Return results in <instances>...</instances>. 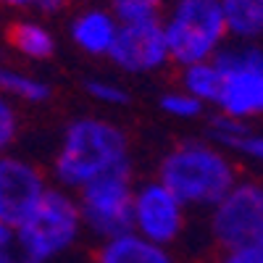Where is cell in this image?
I'll list each match as a JSON object with an SVG mask.
<instances>
[{
    "label": "cell",
    "instance_id": "cell-1",
    "mask_svg": "<svg viewBox=\"0 0 263 263\" xmlns=\"http://www.w3.org/2000/svg\"><path fill=\"white\" fill-rule=\"evenodd\" d=\"M126 132L105 116H77L61 129L53 156L55 187L79 192L98 177L132 166Z\"/></svg>",
    "mask_w": 263,
    "mask_h": 263
},
{
    "label": "cell",
    "instance_id": "cell-2",
    "mask_svg": "<svg viewBox=\"0 0 263 263\" xmlns=\"http://www.w3.org/2000/svg\"><path fill=\"white\" fill-rule=\"evenodd\" d=\"M161 184H166L187 208H211L234 187L237 168L227 150L211 140H187L174 145L158 163Z\"/></svg>",
    "mask_w": 263,
    "mask_h": 263
},
{
    "label": "cell",
    "instance_id": "cell-3",
    "mask_svg": "<svg viewBox=\"0 0 263 263\" xmlns=\"http://www.w3.org/2000/svg\"><path fill=\"white\" fill-rule=\"evenodd\" d=\"M82 213L77 195L53 187L27 216V221L16 229L18 263H50L77 245L82 234Z\"/></svg>",
    "mask_w": 263,
    "mask_h": 263
},
{
    "label": "cell",
    "instance_id": "cell-4",
    "mask_svg": "<svg viewBox=\"0 0 263 263\" xmlns=\"http://www.w3.org/2000/svg\"><path fill=\"white\" fill-rule=\"evenodd\" d=\"M171 63L179 69L213 61L227 48V24L221 0H171L161 16Z\"/></svg>",
    "mask_w": 263,
    "mask_h": 263
},
{
    "label": "cell",
    "instance_id": "cell-5",
    "mask_svg": "<svg viewBox=\"0 0 263 263\" xmlns=\"http://www.w3.org/2000/svg\"><path fill=\"white\" fill-rule=\"evenodd\" d=\"M213 63L218 69L216 114L250 124L263 119V45L234 42L218 53Z\"/></svg>",
    "mask_w": 263,
    "mask_h": 263
},
{
    "label": "cell",
    "instance_id": "cell-6",
    "mask_svg": "<svg viewBox=\"0 0 263 263\" xmlns=\"http://www.w3.org/2000/svg\"><path fill=\"white\" fill-rule=\"evenodd\" d=\"M74 195L79 203L82 224L90 234L111 239L132 232V200H135L132 166L98 177Z\"/></svg>",
    "mask_w": 263,
    "mask_h": 263
},
{
    "label": "cell",
    "instance_id": "cell-7",
    "mask_svg": "<svg viewBox=\"0 0 263 263\" xmlns=\"http://www.w3.org/2000/svg\"><path fill=\"white\" fill-rule=\"evenodd\" d=\"M263 227V184L237 179L234 187L211 205V234L224 250L255 245Z\"/></svg>",
    "mask_w": 263,
    "mask_h": 263
},
{
    "label": "cell",
    "instance_id": "cell-8",
    "mask_svg": "<svg viewBox=\"0 0 263 263\" xmlns=\"http://www.w3.org/2000/svg\"><path fill=\"white\" fill-rule=\"evenodd\" d=\"M108 61L119 71L132 77L163 71L171 63V55H168V42H166L161 16L121 21L116 42L111 53H108Z\"/></svg>",
    "mask_w": 263,
    "mask_h": 263
},
{
    "label": "cell",
    "instance_id": "cell-9",
    "mask_svg": "<svg viewBox=\"0 0 263 263\" xmlns=\"http://www.w3.org/2000/svg\"><path fill=\"white\" fill-rule=\"evenodd\" d=\"M187 205L158 179L135 184L132 200V232L147 242L168 248L184 232Z\"/></svg>",
    "mask_w": 263,
    "mask_h": 263
},
{
    "label": "cell",
    "instance_id": "cell-10",
    "mask_svg": "<svg viewBox=\"0 0 263 263\" xmlns=\"http://www.w3.org/2000/svg\"><path fill=\"white\" fill-rule=\"evenodd\" d=\"M48 190V177L37 163L16 153H3L0 156V224L16 232Z\"/></svg>",
    "mask_w": 263,
    "mask_h": 263
},
{
    "label": "cell",
    "instance_id": "cell-11",
    "mask_svg": "<svg viewBox=\"0 0 263 263\" xmlns=\"http://www.w3.org/2000/svg\"><path fill=\"white\" fill-rule=\"evenodd\" d=\"M121 21L116 18V13L111 8H82L79 13H74V18L69 21V37L74 42V48L82 50L84 55L92 58H108L111 53L116 34H119Z\"/></svg>",
    "mask_w": 263,
    "mask_h": 263
},
{
    "label": "cell",
    "instance_id": "cell-12",
    "mask_svg": "<svg viewBox=\"0 0 263 263\" xmlns=\"http://www.w3.org/2000/svg\"><path fill=\"white\" fill-rule=\"evenodd\" d=\"M208 140L227 150L229 156H239L263 166V132H258L250 121H237L216 114L208 124Z\"/></svg>",
    "mask_w": 263,
    "mask_h": 263
},
{
    "label": "cell",
    "instance_id": "cell-13",
    "mask_svg": "<svg viewBox=\"0 0 263 263\" xmlns=\"http://www.w3.org/2000/svg\"><path fill=\"white\" fill-rule=\"evenodd\" d=\"M98 263H177L168 248L147 242L145 237L126 232L111 239H103L98 250Z\"/></svg>",
    "mask_w": 263,
    "mask_h": 263
},
{
    "label": "cell",
    "instance_id": "cell-14",
    "mask_svg": "<svg viewBox=\"0 0 263 263\" xmlns=\"http://www.w3.org/2000/svg\"><path fill=\"white\" fill-rule=\"evenodd\" d=\"M8 45L27 61H48L58 50L53 29L40 18H16L8 27Z\"/></svg>",
    "mask_w": 263,
    "mask_h": 263
},
{
    "label": "cell",
    "instance_id": "cell-15",
    "mask_svg": "<svg viewBox=\"0 0 263 263\" xmlns=\"http://www.w3.org/2000/svg\"><path fill=\"white\" fill-rule=\"evenodd\" d=\"M0 95L8 98L13 105H42L50 100L53 87L32 71L0 66Z\"/></svg>",
    "mask_w": 263,
    "mask_h": 263
},
{
    "label": "cell",
    "instance_id": "cell-16",
    "mask_svg": "<svg viewBox=\"0 0 263 263\" xmlns=\"http://www.w3.org/2000/svg\"><path fill=\"white\" fill-rule=\"evenodd\" d=\"M227 34L234 42L263 40V0H221Z\"/></svg>",
    "mask_w": 263,
    "mask_h": 263
},
{
    "label": "cell",
    "instance_id": "cell-17",
    "mask_svg": "<svg viewBox=\"0 0 263 263\" xmlns=\"http://www.w3.org/2000/svg\"><path fill=\"white\" fill-rule=\"evenodd\" d=\"M179 87L184 92H190L192 98H197L203 105H213L216 90H218V69L213 61H203V63H192L184 66L179 74Z\"/></svg>",
    "mask_w": 263,
    "mask_h": 263
},
{
    "label": "cell",
    "instance_id": "cell-18",
    "mask_svg": "<svg viewBox=\"0 0 263 263\" xmlns=\"http://www.w3.org/2000/svg\"><path fill=\"white\" fill-rule=\"evenodd\" d=\"M158 108L168 116V119H177V121H192V119H200L205 114V108L197 98H192L190 92H184L182 87H171L158 98Z\"/></svg>",
    "mask_w": 263,
    "mask_h": 263
},
{
    "label": "cell",
    "instance_id": "cell-19",
    "mask_svg": "<svg viewBox=\"0 0 263 263\" xmlns=\"http://www.w3.org/2000/svg\"><path fill=\"white\" fill-rule=\"evenodd\" d=\"M84 92L90 95L98 105H105V108H121L132 100L129 90L124 84L114 82V79H105V77H92L84 82Z\"/></svg>",
    "mask_w": 263,
    "mask_h": 263
},
{
    "label": "cell",
    "instance_id": "cell-20",
    "mask_svg": "<svg viewBox=\"0 0 263 263\" xmlns=\"http://www.w3.org/2000/svg\"><path fill=\"white\" fill-rule=\"evenodd\" d=\"M163 6H166V0H108V8L116 13L119 21L161 16Z\"/></svg>",
    "mask_w": 263,
    "mask_h": 263
},
{
    "label": "cell",
    "instance_id": "cell-21",
    "mask_svg": "<svg viewBox=\"0 0 263 263\" xmlns=\"http://www.w3.org/2000/svg\"><path fill=\"white\" fill-rule=\"evenodd\" d=\"M18 129H21V116H18V108L0 95V156L3 153H11L16 137H18Z\"/></svg>",
    "mask_w": 263,
    "mask_h": 263
},
{
    "label": "cell",
    "instance_id": "cell-22",
    "mask_svg": "<svg viewBox=\"0 0 263 263\" xmlns=\"http://www.w3.org/2000/svg\"><path fill=\"white\" fill-rule=\"evenodd\" d=\"M0 263H18L16 232L6 224H0Z\"/></svg>",
    "mask_w": 263,
    "mask_h": 263
},
{
    "label": "cell",
    "instance_id": "cell-23",
    "mask_svg": "<svg viewBox=\"0 0 263 263\" xmlns=\"http://www.w3.org/2000/svg\"><path fill=\"white\" fill-rule=\"evenodd\" d=\"M216 263H263V255L255 250V245L248 248H234V250H224V255Z\"/></svg>",
    "mask_w": 263,
    "mask_h": 263
},
{
    "label": "cell",
    "instance_id": "cell-24",
    "mask_svg": "<svg viewBox=\"0 0 263 263\" xmlns=\"http://www.w3.org/2000/svg\"><path fill=\"white\" fill-rule=\"evenodd\" d=\"M71 0H37V6H34V11H40V13H48V16H53V13H61L66 6H69Z\"/></svg>",
    "mask_w": 263,
    "mask_h": 263
},
{
    "label": "cell",
    "instance_id": "cell-25",
    "mask_svg": "<svg viewBox=\"0 0 263 263\" xmlns=\"http://www.w3.org/2000/svg\"><path fill=\"white\" fill-rule=\"evenodd\" d=\"M0 6H6L11 11H29L37 6V0H0Z\"/></svg>",
    "mask_w": 263,
    "mask_h": 263
},
{
    "label": "cell",
    "instance_id": "cell-26",
    "mask_svg": "<svg viewBox=\"0 0 263 263\" xmlns=\"http://www.w3.org/2000/svg\"><path fill=\"white\" fill-rule=\"evenodd\" d=\"M255 250L263 255V227H260V232H258V237H255Z\"/></svg>",
    "mask_w": 263,
    "mask_h": 263
}]
</instances>
